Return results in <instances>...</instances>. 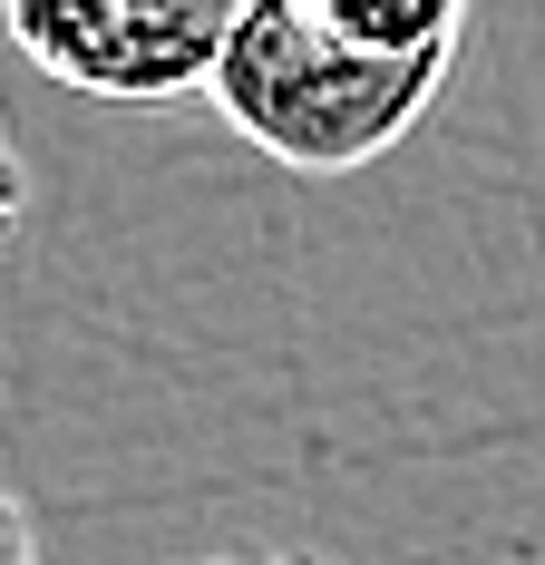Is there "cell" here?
<instances>
[{"label": "cell", "mask_w": 545, "mask_h": 565, "mask_svg": "<svg viewBox=\"0 0 545 565\" xmlns=\"http://www.w3.org/2000/svg\"><path fill=\"white\" fill-rule=\"evenodd\" d=\"M438 88H448V58H361L331 30H312L292 0H244L205 98L254 157L292 175H351L381 167L429 117Z\"/></svg>", "instance_id": "1"}, {"label": "cell", "mask_w": 545, "mask_h": 565, "mask_svg": "<svg viewBox=\"0 0 545 565\" xmlns=\"http://www.w3.org/2000/svg\"><path fill=\"white\" fill-rule=\"evenodd\" d=\"M234 20H244V0H0L10 50L40 78L108 98V108H157L185 88H215Z\"/></svg>", "instance_id": "2"}, {"label": "cell", "mask_w": 545, "mask_h": 565, "mask_svg": "<svg viewBox=\"0 0 545 565\" xmlns=\"http://www.w3.org/2000/svg\"><path fill=\"white\" fill-rule=\"evenodd\" d=\"M292 10L361 58H458L468 40V0H292Z\"/></svg>", "instance_id": "3"}, {"label": "cell", "mask_w": 545, "mask_h": 565, "mask_svg": "<svg viewBox=\"0 0 545 565\" xmlns=\"http://www.w3.org/2000/svg\"><path fill=\"white\" fill-rule=\"evenodd\" d=\"M20 215H30V167H20V137H10V117H0V254H10Z\"/></svg>", "instance_id": "4"}, {"label": "cell", "mask_w": 545, "mask_h": 565, "mask_svg": "<svg viewBox=\"0 0 545 565\" xmlns=\"http://www.w3.org/2000/svg\"><path fill=\"white\" fill-rule=\"evenodd\" d=\"M0 565H40V526H30V498L0 478Z\"/></svg>", "instance_id": "5"}, {"label": "cell", "mask_w": 545, "mask_h": 565, "mask_svg": "<svg viewBox=\"0 0 545 565\" xmlns=\"http://www.w3.org/2000/svg\"><path fill=\"white\" fill-rule=\"evenodd\" d=\"M195 565H331V556H282V546H254V556H195Z\"/></svg>", "instance_id": "6"}]
</instances>
